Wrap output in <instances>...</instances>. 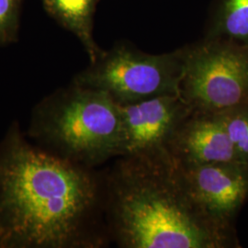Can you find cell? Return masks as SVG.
I'll use <instances>...</instances> for the list:
<instances>
[{
  "instance_id": "1",
  "label": "cell",
  "mask_w": 248,
  "mask_h": 248,
  "mask_svg": "<svg viewBox=\"0 0 248 248\" xmlns=\"http://www.w3.org/2000/svg\"><path fill=\"white\" fill-rule=\"evenodd\" d=\"M100 198L90 168L30 143L16 123L0 141V248L96 246Z\"/></svg>"
},
{
  "instance_id": "2",
  "label": "cell",
  "mask_w": 248,
  "mask_h": 248,
  "mask_svg": "<svg viewBox=\"0 0 248 248\" xmlns=\"http://www.w3.org/2000/svg\"><path fill=\"white\" fill-rule=\"evenodd\" d=\"M113 232L127 248H219L226 227L190 194L169 152L128 156L108 181Z\"/></svg>"
},
{
  "instance_id": "3",
  "label": "cell",
  "mask_w": 248,
  "mask_h": 248,
  "mask_svg": "<svg viewBox=\"0 0 248 248\" xmlns=\"http://www.w3.org/2000/svg\"><path fill=\"white\" fill-rule=\"evenodd\" d=\"M29 134L45 150L90 169L122 155L119 104L106 92L75 83L36 105Z\"/></svg>"
},
{
  "instance_id": "4",
  "label": "cell",
  "mask_w": 248,
  "mask_h": 248,
  "mask_svg": "<svg viewBox=\"0 0 248 248\" xmlns=\"http://www.w3.org/2000/svg\"><path fill=\"white\" fill-rule=\"evenodd\" d=\"M186 47L172 53L149 54L129 45L99 53L73 83L106 92L118 104L160 96L179 95Z\"/></svg>"
},
{
  "instance_id": "5",
  "label": "cell",
  "mask_w": 248,
  "mask_h": 248,
  "mask_svg": "<svg viewBox=\"0 0 248 248\" xmlns=\"http://www.w3.org/2000/svg\"><path fill=\"white\" fill-rule=\"evenodd\" d=\"M179 94L192 111L219 114L248 102V46L207 38L186 47Z\"/></svg>"
},
{
  "instance_id": "6",
  "label": "cell",
  "mask_w": 248,
  "mask_h": 248,
  "mask_svg": "<svg viewBox=\"0 0 248 248\" xmlns=\"http://www.w3.org/2000/svg\"><path fill=\"white\" fill-rule=\"evenodd\" d=\"M123 124L122 155L141 156L169 152L177 127L192 112L179 95L119 104Z\"/></svg>"
},
{
  "instance_id": "7",
  "label": "cell",
  "mask_w": 248,
  "mask_h": 248,
  "mask_svg": "<svg viewBox=\"0 0 248 248\" xmlns=\"http://www.w3.org/2000/svg\"><path fill=\"white\" fill-rule=\"evenodd\" d=\"M179 167L196 202L226 227L248 196V167L239 163Z\"/></svg>"
},
{
  "instance_id": "8",
  "label": "cell",
  "mask_w": 248,
  "mask_h": 248,
  "mask_svg": "<svg viewBox=\"0 0 248 248\" xmlns=\"http://www.w3.org/2000/svg\"><path fill=\"white\" fill-rule=\"evenodd\" d=\"M169 151L182 167L241 164L218 114L192 111L177 127Z\"/></svg>"
},
{
  "instance_id": "9",
  "label": "cell",
  "mask_w": 248,
  "mask_h": 248,
  "mask_svg": "<svg viewBox=\"0 0 248 248\" xmlns=\"http://www.w3.org/2000/svg\"><path fill=\"white\" fill-rule=\"evenodd\" d=\"M45 10L62 28L80 41L90 62L102 50L94 40V16L98 0H42Z\"/></svg>"
},
{
  "instance_id": "10",
  "label": "cell",
  "mask_w": 248,
  "mask_h": 248,
  "mask_svg": "<svg viewBox=\"0 0 248 248\" xmlns=\"http://www.w3.org/2000/svg\"><path fill=\"white\" fill-rule=\"evenodd\" d=\"M206 37L248 46V0H218Z\"/></svg>"
},
{
  "instance_id": "11",
  "label": "cell",
  "mask_w": 248,
  "mask_h": 248,
  "mask_svg": "<svg viewBox=\"0 0 248 248\" xmlns=\"http://www.w3.org/2000/svg\"><path fill=\"white\" fill-rule=\"evenodd\" d=\"M241 164L248 167V108H235L218 114Z\"/></svg>"
},
{
  "instance_id": "12",
  "label": "cell",
  "mask_w": 248,
  "mask_h": 248,
  "mask_svg": "<svg viewBox=\"0 0 248 248\" xmlns=\"http://www.w3.org/2000/svg\"><path fill=\"white\" fill-rule=\"evenodd\" d=\"M22 0H0V46L14 43L18 38Z\"/></svg>"
}]
</instances>
